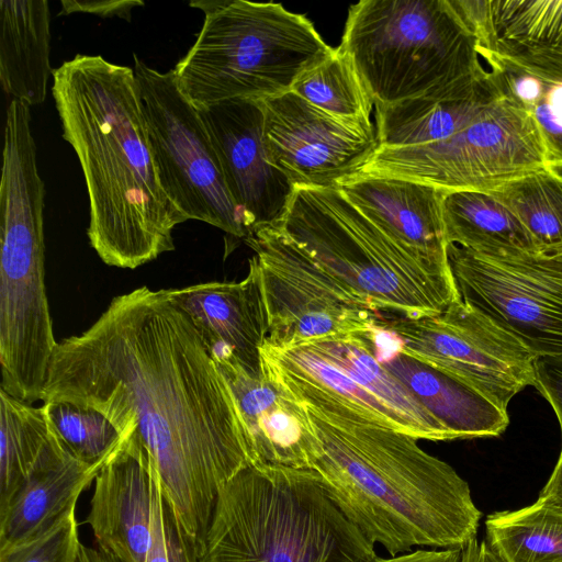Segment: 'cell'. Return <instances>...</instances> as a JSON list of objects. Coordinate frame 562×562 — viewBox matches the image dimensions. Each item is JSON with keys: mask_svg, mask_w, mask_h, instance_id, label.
I'll use <instances>...</instances> for the list:
<instances>
[{"mask_svg": "<svg viewBox=\"0 0 562 562\" xmlns=\"http://www.w3.org/2000/svg\"><path fill=\"white\" fill-rule=\"evenodd\" d=\"M43 407L64 446L85 463L105 462L122 440L114 425L92 408L64 401L44 402Z\"/></svg>", "mask_w": 562, "mask_h": 562, "instance_id": "1f68e13d", "label": "cell"}, {"mask_svg": "<svg viewBox=\"0 0 562 562\" xmlns=\"http://www.w3.org/2000/svg\"><path fill=\"white\" fill-rule=\"evenodd\" d=\"M375 322L401 351L473 386L505 411L516 394L535 386L530 351L461 299L432 315L379 313Z\"/></svg>", "mask_w": 562, "mask_h": 562, "instance_id": "7c38bea8", "label": "cell"}, {"mask_svg": "<svg viewBox=\"0 0 562 562\" xmlns=\"http://www.w3.org/2000/svg\"><path fill=\"white\" fill-rule=\"evenodd\" d=\"M543 167L546 154L537 126L521 106L504 95L467 127L443 140L378 148L345 180L393 177L448 191H486Z\"/></svg>", "mask_w": 562, "mask_h": 562, "instance_id": "9c48e42d", "label": "cell"}, {"mask_svg": "<svg viewBox=\"0 0 562 562\" xmlns=\"http://www.w3.org/2000/svg\"><path fill=\"white\" fill-rule=\"evenodd\" d=\"M535 386L553 408L562 435V356L536 359Z\"/></svg>", "mask_w": 562, "mask_h": 562, "instance_id": "e575fe53", "label": "cell"}, {"mask_svg": "<svg viewBox=\"0 0 562 562\" xmlns=\"http://www.w3.org/2000/svg\"><path fill=\"white\" fill-rule=\"evenodd\" d=\"M307 414L319 445L313 470L370 542L395 557L415 547L462 549L476 537L482 515L469 484L417 438Z\"/></svg>", "mask_w": 562, "mask_h": 562, "instance_id": "3957f363", "label": "cell"}, {"mask_svg": "<svg viewBox=\"0 0 562 562\" xmlns=\"http://www.w3.org/2000/svg\"><path fill=\"white\" fill-rule=\"evenodd\" d=\"M337 188L398 245L451 273L442 218V201L448 190L393 177L347 179Z\"/></svg>", "mask_w": 562, "mask_h": 562, "instance_id": "d6986e66", "label": "cell"}, {"mask_svg": "<svg viewBox=\"0 0 562 562\" xmlns=\"http://www.w3.org/2000/svg\"><path fill=\"white\" fill-rule=\"evenodd\" d=\"M79 562H119L100 548H92L82 544Z\"/></svg>", "mask_w": 562, "mask_h": 562, "instance_id": "ab89813d", "label": "cell"}, {"mask_svg": "<svg viewBox=\"0 0 562 562\" xmlns=\"http://www.w3.org/2000/svg\"><path fill=\"white\" fill-rule=\"evenodd\" d=\"M442 218L448 245L495 256L539 254L520 221L486 191H447Z\"/></svg>", "mask_w": 562, "mask_h": 562, "instance_id": "484cf974", "label": "cell"}, {"mask_svg": "<svg viewBox=\"0 0 562 562\" xmlns=\"http://www.w3.org/2000/svg\"><path fill=\"white\" fill-rule=\"evenodd\" d=\"M295 94L345 121H370L373 100L347 56L338 48L294 83Z\"/></svg>", "mask_w": 562, "mask_h": 562, "instance_id": "4dcf8cb0", "label": "cell"}, {"mask_svg": "<svg viewBox=\"0 0 562 562\" xmlns=\"http://www.w3.org/2000/svg\"><path fill=\"white\" fill-rule=\"evenodd\" d=\"M476 49L505 97L532 119L546 167L562 171V55L504 43L491 36Z\"/></svg>", "mask_w": 562, "mask_h": 562, "instance_id": "44dd1931", "label": "cell"}, {"mask_svg": "<svg viewBox=\"0 0 562 562\" xmlns=\"http://www.w3.org/2000/svg\"><path fill=\"white\" fill-rule=\"evenodd\" d=\"M484 36L562 55V0H488Z\"/></svg>", "mask_w": 562, "mask_h": 562, "instance_id": "f546056e", "label": "cell"}, {"mask_svg": "<svg viewBox=\"0 0 562 562\" xmlns=\"http://www.w3.org/2000/svg\"><path fill=\"white\" fill-rule=\"evenodd\" d=\"M145 3L140 0H61L58 15L72 13H90L105 18H120L127 22L132 20V11Z\"/></svg>", "mask_w": 562, "mask_h": 562, "instance_id": "d590c367", "label": "cell"}, {"mask_svg": "<svg viewBox=\"0 0 562 562\" xmlns=\"http://www.w3.org/2000/svg\"><path fill=\"white\" fill-rule=\"evenodd\" d=\"M52 77L63 137L87 187L91 247L127 269L173 250L172 232L187 220L162 188L134 69L77 54Z\"/></svg>", "mask_w": 562, "mask_h": 562, "instance_id": "7a4b0ae2", "label": "cell"}, {"mask_svg": "<svg viewBox=\"0 0 562 562\" xmlns=\"http://www.w3.org/2000/svg\"><path fill=\"white\" fill-rule=\"evenodd\" d=\"M254 251L268 312L266 344L291 348L347 334L366 333L378 312L336 280L277 225L244 240Z\"/></svg>", "mask_w": 562, "mask_h": 562, "instance_id": "8fae6325", "label": "cell"}, {"mask_svg": "<svg viewBox=\"0 0 562 562\" xmlns=\"http://www.w3.org/2000/svg\"><path fill=\"white\" fill-rule=\"evenodd\" d=\"M270 164L293 188H337L376 151L371 121H345L292 91L259 100Z\"/></svg>", "mask_w": 562, "mask_h": 562, "instance_id": "5bb4252c", "label": "cell"}, {"mask_svg": "<svg viewBox=\"0 0 562 562\" xmlns=\"http://www.w3.org/2000/svg\"><path fill=\"white\" fill-rule=\"evenodd\" d=\"M376 397L415 438L447 441L454 436L375 358L363 333L325 337L304 345Z\"/></svg>", "mask_w": 562, "mask_h": 562, "instance_id": "d4e9b609", "label": "cell"}, {"mask_svg": "<svg viewBox=\"0 0 562 562\" xmlns=\"http://www.w3.org/2000/svg\"><path fill=\"white\" fill-rule=\"evenodd\" d=\"M148 135L167 195L186 217L245 239L241 214L199 110L180 91L173 69L161 72L134 54Z\"/></svg>", "mask_w": 562, "mask_h": 562, "instance_id": "30bf717a", "label": "cell"}, {"mask_svg": "<svg viewBox=\"0 0 562 562\" xmlns=\"http://www.w3.org/2000/svg\"><path fill=\"white\" fill-rule=\"evenodd\" d=\"M45 184L31 127L3 134L0 181V390L41 400L57 347L45 288Z\"/></svg>", "mask_w": 562, "mask_h": 562, "instance_id": "5b68a950", "label": "cell"}, {"mask_svg": "<svg viewBox=\"0 0 562 562\" xmlns=\"http://www.w3.org/2000/svg\"><path fill=\"white\" fill-rule=\"evenodd\" d=\"M460 558L461 549H419L390 558L376 557L372 562H460Z\"/></svg>", "mask_w": 562, "mask_h": 562, "instance_id": "8d00e7d4", "label": "cell"}, {"mask_svg": "<svg viewBox=\"0 0 562 562\" xmlns=\"http://www.w3.org/2000/svg\"><path fill=\"white\" fill-rule=\"evenodd\" d=\"M204 22L173 68L177 85L196 108L229 99L286 93L335 50L313 23L277 2L198 0Z\"/></svg>", "mask_w": 562, "mask_h": 562, "instance_id": "8992f818", "label": "cell"}, {"mask_svg": "<svg viewBox=\"0 0 562 562\" xmlns=\"http://www.w3.org/2000/svg\"><path fill=\"white\" fill-rule=\"evenodd\" d=\"M476 44L450 0H361L349 8L337 48L379 106L481 72Z\"/></svg>", "mask_w": 562, "mask_h": 562, "instance_id": "ba28073f", "label": "cell"}, {"mask_svg": "<svg viewBox=\"0 0 562 562\" xmlns=\"http://www.w3.org/2000/svg\"><path fill=\"white\" fill-rule=\"evenodd\" d=\"M214 360L246 425L251 465L313 470L319 445L306 408L267 374L249 375L231 356Z\"/></svg>", "mask_w": 562, "mask_h": 562, "instance_id": "e0dca14e", "label": "cell"}, {"mask_svg": "<svg viewBox=\"0 0 562 562\" xmlns=\"http://www.w3.org/2000/svg\"><path fill=\"white\" fill-rule=\"evenodd\" d=\"M199 562H372L314 470L248 465L222 488Z\"/></svg>", "mask_w": 562, "mask_h": 562, "instance_id": "277c9868", "label": "cell"}, {"mask_svg": "<svg viewBox=\"0 0 562 562\" xmlns=\"http://www.w3.org/2000/svg\"><path fill=\"white\" fill-rule=\"evenodd\" d=\"M363 335L378 361L456 439L497 437L507 428V411L473 386L401 351L393 335L376 322Z\"/></svg>", "mask_w": 562, "mask_h": 562, "instance_id": "ffe728a7", "label": "cell"}, {"mask_svg": "<svg viewBox=\"0 0 562 562\" xmlns=\"http://www.w3.org/2000/svg\"><path fill=\"white\" fill-rule=\"evenodd\" d=\"M276 225L378 313L415 318L460 299L450 272L398 245L338 188H294Z\"/></svg>", "mask_w": 562, "mask_h": 562, "instance_id": "52a82bcc", "label": "cell"}, {"mask_svg": "<svg viewBox=\"0 0 562 562\" xmlns=\"http://www.w3.org/2000/svg\"><path fill=\"white\" fill-rule=\"evenodd\" d=\"M46 0L0 1V81L12 99L42 104L53 70Z\"/></svg>", "mask_w": 562, "mask_h": 562, "instance_id": "cb8c5ba5", "label": "cell"}, {"mask_svg": "<svg viewBox=\"0 0 562 562\" xmlns=\"http://www.w3.org/2000/svg\"><path fill=\"white\" fill-rule=\"evenodd\" d=\"M158 474L134 427L94 480L89 524L97 547L119 562H147Z\"/></svg>", "mask_w": 562, "mask_h": 562, "instance_id": "2e32d148", "label": "cell"}, {"mask_svg": "<svg viewBox=\"0 0 562 562\" xmlns=\"http://www.w3.org/2000/svg\"><path fill=\"white\" fill-rule=\"evenodd\" d=\"M486 192L520 221L539 254L562 255V171L543 167Z\"/></svg>", "mask_w": 562, "mask_h": 562, "instance_id": "83f0119b", "label": "cell"}, {"mask_svg": "<svg viewBox=\"0 0 562 562\" xmlns=\"http://www.w3.org/2000/svg\"><path fill=\"white\" fill-rule=\"evenodd\" d=\"M539 496L562 507V447L557 464Z\"/></svg>", "mask_w": 562, "mask_h": 562, "instance_id": "f35d334b", "label": "cell"}, {"mask_svg": "<svg viewBox=\"0 0 562 562\" xmlns=\"http://www.w3.org/2000/svg\"><path fill=\"white\" fill-rule=\"evenodd\" d=\"M460 299L537 359L562 356V255H485L449 244Z\"/></svg>", "mask_w": 562, "mask_h": 562, "instance_id": "4fadbf2b", "label": "cell"}, {"mask_svg": "<svg viewBox=\"0 0 562 562\" xmlns=\"http://www.w3.org/2000/svg\"><path fill=\"white\" fill-rule=\"evenodd\" d=\"M147 562H199L196 544L165 497L159 479L154 497L151 542Z\"/></svg>", "mask_w": 562, "mask_h": 562, "instance_id": "836d02e7", "label": "cell"}, {"mask_svg": "<svg viewBox=\"0 0 562 562\" xmlns=\"http://www.w3.org/2000/svg\"><path fill=\"white\" fill-rule=\"evenodd\" d=\"M81 548L76 509H72L37 536L0 547V562H79Z\"/></svg>", "mask_w": 562, "mask_h": 562, "instance_id": "d6a6232c", "label": "cell"}, {"mask_svg": "<svg viewBox=\"0 0 562 562\" xmlns=\"http://www.w3.org/2000/svg\"><path fill=\"white\" fill-rule=\"evenodd\" d=\"M487 69L430 94L375 106L378 148H401L443 140L471 124L503 98Z\"/></svg>", "mask_w": 562, "mask_h": 562, "instance_id": "603a6c76", "label": "cell"}, {"mask_svg": "<svg viewBox=\"0 0 562 562\" xmlns=\"http://www.w3.org/2000/svg\"><path fill=\"white\" fill-rule=\"evenodd\" d=\"M198 110L241 214L247 237L262 227L278 224L294 188L269 161L259 100L229 99Z\"/></svg>", "mask_w": 562, "mask_h": 562, "instance_id": "9a60e30c", "label": "cell"}, {"mask_svg": "<svg viewBox=\"0 0 562 562\" xmlns=\"http://www.w3.org/2000/svg\"><path fill=\"white\" fill-rule=\"evenodd\" d=\"M53 431L43 406L34 407L0 390V510L31 472Z\"/></svg>", "mask_w": 562, "mask_h": 562, "instance_id": "f1b7e54d", "label": "cell"}, {"mask_svg": "<svg viewBox=\"0 0 562 562\" xmlns=\"http://www.w3.org/2000/svg\"><path fill=\"white\" fill-rule=\"evenodd\" d=\"M486 542L503 562H562V507L541 496L485 520Z\"/></svg>", "mask_w": 562, "mask_h": 562, "instance_id": "4316f807", "label": "cell"}, {"mask_svg": "<svg viewBox=\"0 0 562 562\" xmlns=\"http://www.w3.org/2000/svg\"><path fill=\"white\" fill-rule=\"evenodd\" d=\"M105 462L88 464L78 460L54 429L31 472L0 510V547L35 537L76 509L79 496Z\"/></svg>", "mask_w": 562, "mask_h": 562, "instance_id": "7402d4cb", "label": "cell"}, {"mask_svg": "<svg viewBox=\"0 0 562 562\" xmlns=\"http://www.w3.org/2000/svg\"><path fill=\"white\" fill-rule=\"evenodd\" d=\"M41 400L92 408L121 435L134 427L198 550L222 488L252 463L235 396L168 290L117 295L87 330L58 342Z\"/></svg>", "mask_w": 562, "mask_h": 562, "instance_id": "6da1fadb", "label": "cell"}, {"mask_svg": "<svg viewBox=\"0 0 562 562\" xmlns=\"http://www.w3.org/2000/svg\"><path fill=\"white\" fill-rule=\"evenodd\" d=\"M460 562H503L490 544L475 538L461 549Z\"/></svg>", "mask_w": 562, "mask_h": 562, "instance_id": "74e56055", "label": "cell"}, {"mask_svg": "<svg viewBox=\"0 0 562 562\" xmlns=\"http://www.w3.org/2000/svg\"><path fill=\"white\" fill-rule=\"evenodd\" d=\"M168 292L190 316L213 358L231 356L249 375H263L260 349L269 318L254 257L241 281L198 283Z\"/></svg>", "mask_w": 562, "mask_h": 562, "instance_id": "ac0fdd59", "label": "cell"}]
</instances>
